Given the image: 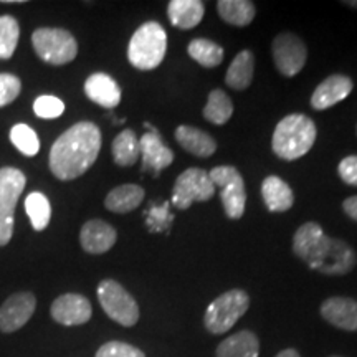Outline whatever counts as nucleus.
<instances>
[{"label":"nucleus","instance_id":"16","mask_svg":"<svg viewBox=\"0 0 357 357\" xmlns=\"http://www.w3.org/2000/svg\"><path fill=\"white\" fill-rule=\"evenodd\" d=\"M116 238H118V234H116L114 227L100 218L88 220L79 231V243L84 252L91 253V255H101V253L109 252L116 243Z\"/></svg>","mask_w":357,"mask_h":357},{"label":"nucleus","instance_id":"3","mask_svg":"<svg viewBox=\"0 0 357 357\" xmlns=\"http://www.w3.org/2000/svg\"><path fill=\"white\" fill-rule=\"evenodd\" d=\"M166 50V30L158 22L149 20L132 33L128 47V60L136 70L149 71L162 63Z\"/></svg>","mask_w":357,"mask_h":357},{"label":"nucleus","instance_id":"37","mask_svg":"<svg viewBox=\"0 0 357 357\" xmlns=\"http://www.w3.org/2000/svg\"><path fill=\"white\" fill-rule=\"evenodd\" d=\"M342 211L346 212L347 217L357 222V195H352L342 202Z\"/></svg>","mask_w":357,"mask_h":357},{"label":"nucleus","instance_id":"23","mask_svg":"<svg viewBox=\"0 0 357 357\" xmlns=\"http://www.w3.org/2000/svg\"><path fill=\"white\" fill-rule=\"evenodd\" d=\"M258 354H260V341L257 334L248 329L223 339L215 351L217 357H258Z\"/></svg>","mask_w":357,"mask_h":357},{"label":"nucleus","instance_id":"4","mask_svg":"<svg viewBox=\"0 0 357 357\" xmlns=\"http://www.w3.org/2000/svg\"><path fill=\"white\" fill-rule=\"evenodd\" d=\"M250 307V296L243 289H229L217 296L204 314V324L208 333L220 336L229 333Z\"/></svg>","mask_w":357,"mask_h":357},{"label":"nucleus","instance_id":"32","mask_svg":"<svg viewBox=\"0 0 357 357\" xmlns=\"http://www.w3.org/2000/svg\"><path fill=\"white\" fill-rule=\"evenodd\" d=\"M10 141L24 155L33 158L40 151V139L37 132L26 124H15L10 129Z\"/></svg>","mask_w":357,"mask_h":357},{"label":"nucleus","instance_id":"34","mask_svg":"<svg viewBox=\"0 0 357 357\" xmlns=\"http://www.w3.org/2000/svg\"><path fill=\"white\" fill-rule=\"evenodd\" d=\"M95 357H146V354L128 342L109 341L98 349Z\"/></svg>","mask_w":357,"mask_h":357},{"label":"nucleus","instance_id":"10","mask_svg":"<svg viewBox=\"0 0 357 357\" xmlns=\"http://www.w3.org/2000/svg\"><path fill=\"white\" fill-rule=\"evenodd\" d=\"M333 238L321 229L319 223L306 222L294 231L293 253L305 261L311 270H318L321 261L328 255Z\"/></svg>","mask_w":357,"mask_h":357},{"label":"nucleus","instance_id":"22","mask_svg":"<svg viewBox=\"0 0 357 357\" xmlns=\"http://www.w3.org/2000/svg\"><path fill=\"white\" fill-rule=\"evenodd\" d=\"M261 197L270 212H287L294 205V194L281 177L268 176L261 184Z\"/></svg>","mask_w":357,"mask_h":357},{"label":"nucleus","instance_id":"2","mask_svg":"<svg viewBox=\"0 0 357 357\" xmlns=\"http://www.w3.org/2000/svg\"><path fill=\"white\" fill-rule=\"evenodd\" d=\"M318 129L311 118L306 114L293 113L284 116L276 124L271 147L273 153L283 160H296L303 158L314 146Z\"/></svg>","mask_w":357,"mask_h":357},{"label":"nucleus","instance_id":"14","mask_svg":"<svg viewBox=\"0 0 357 357\" xmlns=\"http://www.w3.org/2000/svg\"><path fill=\"white\" fill-rule=\"evenodd\" d=\"M50 314L61 326H82L91 319L93 307L83 294L66 293L53 301Z\"/></svg>","mask_w":357,"mask_h":357},{"label":"nucleus","instance_id":"28","mask_svg":"<svg viewBox=\"0 0 357 357\" xmlns=\"http://www.w3.org/2000/svg\"><path fill=\"white\" fill-rule=\"evenodd\" d=\"M187 53L204 68H215L223 61V48L208 38H194L187 47Z\"/></svg>","mask_w":357,"mask_h":357},{"label":"nucleus","instance_id":"13","mask_svg":"<svg viewBox=\"0 0 357 357\" xmlns=\"http://www.w3.org/2000/svg\"><path fill=\"white\" fill-rule=\"evenodd\" d=\"M37 307V298L32 293H15L0 306V331L15 333L29 323Z\"/></svg>","mask_w":357,"mask_h":357},{"label":"nucleus","instance_id":"18","mask_svg":"<svg viewBox=\"0 0 357 357\" xmlns=\"http://www.w3.org/2000/svg\"><path fill=\"white\" fill-rule=\"evenodd\" d=\"M84 95L106 109H113L121 102V88L106 73L89 75L84 82Z\"/></svg>","mask_w":357,"mask_h":357},{"label":"nucleus","instance_id":"6","mask_svg":"<svg viewBox=\"0 0 357 357\" xmlns=\"http://www.w3.org/2000/svg\"><path fill=\"white\" fill-rule=\"evenodd\" d=\"M26 184L25 174L20 169H0V247L10 242L13 235L15 205Z\"/></svg>","mask_w":357,"mask_h":357},{"label":"nucleus","instance_id":"5","mask_svg":"<svg viewBox=\"0 0 357 357\" xmlns=\"http://www.w3.org/2000/svg\"><path fill=\"white\" fill-rule=\"evenodd\" d=\"M32 45L43 61L55 66L70 63L78 55L77 40L63 29H37L32 35Z\"/></svg>","mask_w":357,"mask_h":357},{"label":"nucleus","instance_id":"8","mask_svg":"<svg viewBox=\"0 0 357 357\" xmlns=\"http://www.w3.org/2000/svg\"><path fill=\"white\" fill-rule=\"evenodd\" d=\"M212 184L220 187V199L225 215L231 220L243 217L247 205V192L242 174L234 166H218L208 172Z\"/></svg>","mask_w":357,"mask_h":357},{"label":"nucleus","instance_id":"12","mask_svg":"<svg viewBox=\"0 0 357 357\" xmlns=\"http://www.w3.org/2000/svg\"><path fill=\"white\" fill-rule=\"evenodd\" d=\"M144 126L149 129V132H146L139 139L142 171L158 176L160 171L167 169L174 162V153L164 144L158 129L151 126L149 123H146Z\"/></svg>","mask_w":357,"mask_h":357},{"label":"nucleus","instance_id":"29","mask_svg":"<svg viewBox=\"0 0 357 357\" xmlns=\"http://www.w3.org/2000/svg\"><path fill=\"white\" fill-rule=\"evenodd\" d=\"M202 113L208 123L215 124V126H223L230 121L231 114H234V105L223 89L215 88L208 95L207 105H205Z\"/></svg>","mask_w":357,"mask_h":357},{"label":"nucleus","instance_id":"20","mask_svg":"<svg viewBox=\"0 0 357 357\" xmlns=\"http://www.w3.org/2000/svg\"><path fill=\"white\" fill-rule=\"evenodd\" d=\"M176 141L187 153H190L195 158H211L215 154L217 142L208 132L202 129L189 126V124H182L176 129Z\"/></svg>","mask_w":357,"mask_h":357},{"label":"nucleus","instance_id":"11","mask_svg":"<svg viewBox=\"0 0 357 357\" xmlns=\"http://www.w3.org/2000/svg\"><path fill=\"white\" fill-rule=\"evenodd\" d=\"M276 70L283 77L293 78L305 68L307 60V48L298 35L283 32L273 40L271 45Z\"/></svg>","mask_w":357,"mask_h":357},{"label":"nucleus","instance_id":"30","mask_svg":"<svg viewBox=\"0 0 357 357\" xmlns=\"http://www.w3.org/2000/svg\"><path fill=\"white\" fill-rule=\"evenodd\" d=\"M25 212L29 213L33 229L42 231L47 229L52 218L50 200L42 192H32L25 200Z\"/></svg>","mask_w":357,"mask_h":357},{"label":"nucleus","instance_id":"25","mask_svg":"<svg viewBox=\"0 0 357 357\" xmlns=\"http://www.w3.org/2000/svg\"><path fill=\"white\" fill-rule=\"evenodd\" d=\"M253 71H255V56L250 50H242L234 58L225 75V83L231 89L243 91L252 84Z\"/></svg>","mask_w":357,"mask_h":357},{"label":"nucleus","instance_id":"1","mask_svg":"<svg viewBox=\"0 0 357 357\" xmlns=\"http://www.w3.org/2000/svg\"><path fill=\"white\" fill-rule=\"evenodd\" d=\"M100 151V128L89 121L73 124L53 142L48 158L50 171L60 181H73L96 162Z\"/></svg>","mask_w":357,"mask_h":357},{"label":"nucleus","instance_id":"36","mask_svg":"<svg viewBox=\"0 0 357 357\" xmlns=\"http://www.w3.org/2000/svg\"><path fill=\"white\" fill-rule=\"evenodd\" d=\"M337 174L347 185L357 187V155H347L339 162Z\"/></svg>","mask_w":357,"mask_h":357},{"label":"nucleus","instance_id":"27","mask_svg":"<svg viewBox=\"0 0 357 357\" xmlns=\"http://www.w3.org/2000/svg\"><path fill=\"white\" fill-rule=\"evenodd\" d=\"M111 151H113V159L118 166H134L141 155L139 139H137L136 132H134L132 129H124L123 132H119L118 136L114 137Z\"/></svg>","mask_w":357,"mask_h":357},{"label":"nucleus","instance_id":"17","mask_svg":"<svg viewBox=\"0 0 357 357\" xmlns=\"http://www.w3.org/2000/svg\"><path fill=\"white\" fill-rule=\"evenodd\" d=\"M321 316L342 331H357V300L346 296L328 298L319 307Z\"/></svg>","mask_w":357,"mask_h":357},{"label":"nucleus","instance_id":"26","mask_svg":"<svg viewBox=\"0 0 357 357\" xmlns=\"http://www.w3.org/2000/svg\"><path fill=\"white\" fill-rule=\"evenodd\" d=\"M217 10L225 24L247 26L255 20L257 7L250 0H218Z\"/></svg>","mask_w":357,"mask_h":357},{"label":"nucleus","instance_id":"9","mask_svg":"<svg viewBox=\"0 0 357 357\" xmlns=\"http://www.w3.org/2000/svg\"><path fill=\"white\" fill-rule=\"evenodd\" d=\"M215 195L208 172L199 167H190L176 178L172 190V204L178 211H187L194 202H207Z\"/></svg>","mask_w":357,"mask_h":357},{"label":"nucleus","instance_id":"39","mask_svg":"<svg viewBox=\"0 0 357 357\" xmlns=\"http://www.w3.org/2000/svg\"><path fill=\"white\" fill-rule=\"evenodd\" d=\"M344 6L352 7V8H357V2H352V0H349V2H344Z\"/></svg>","mask_w":357,"mask_h":357},{"label":"nucleus","instance_id":"31","mask_svg":"<svg viewBox=\"0 0 357 357\" xmlns=\"http://www.w3.org/2000/svg\"><path fill=\"white\" fill-rule=\"evenodd\" d=\"M20 29L19 22L12 15L0 17V60H8L15 53L19 43Z\"/></svg>","mask_w":357,"mask_h":357},{"label":"nucleus","instance_id":"15","mask_svg":"<svg viewBox=\"0 0 357 357\" xmlns=\"http://www.w3.org/2000/svg\"><path fill=\"white\" fill-rule=\"evenodd\" d=\"M354 83L346 75H331L316 86L311 96V106L316 111H324L351 95Z\"/></svg>","mask_w":357,"mask_h":357},{"label":"nucleus","instance_id":"40","mask_svg":"<svg viewBox=\"0 0 357 357\" xmlns=\"http://www.w3.org/2000/svg\"><path fill=\"white\" fill-rule=\"evenodd\" d=\"M331 357H341V356H331Z\"/></svg>","mask_w":357,"mask_h":357},{"label":"nucleus","instance_id":"19","mask_svg":"<svg viewBox=\"0 0 357 357\" xmlns=\"http://www.w3.org/2000/svg\"><path fill=\"white\" fill-rule=\"evenodd\" d=\"M356 263L357 255L351 245L346 243L344 240L333 238L328 255L324 257V260L321 261L316 271L328 276H342L352 271Z\"/></svg>","mask_w":357,"mask_h":357},{"label":"nucleus","instance_id":"38","mask_svg":"<svg viewBox=\"0 0 357 357\" xmlns=\"http://www.w3.org/2000/svg\"><path fill=\"white\" fill-rule=\"evenodd\" d=\"M275 357H301V356L296 349H284V351L278 352V354H276Z\"/></svg>","mask_w":357,"mask_h":357},{"label":"nucleus","instance_id":"24","mask_svg":"<svg viewBox=\"0 0 357 357\" xmlns=\"http://www.w3.org/2000/svg\"><path fill=\"white\" fill-rule=\"evenodd\" d=\"M144 197L146 192L141 185L124 184L116 187V189H113L106 195L105 207L114 213H128L139 207Z\"/></svg>","mask_w":357,"mask_h":357},{"label":"nucleus","instance_id":"33","mask_svg":"<svg viewBox=\"0 0 357 357\" xmlns=\"http://www.w3.org/2000/svg\"><path fill=\"white\" fill-rule=\"evenodd\" d=\"M33 111L42 119H55L63 114L65 102L56 96H38L33 102Z\"/></svg>","mask_w":357,"mask_h":357},{"label":"nucleus","instance_id":"7","mask_svg":"<svg viewBox=\"0 0 357 357\" xmlns=\"http://www.w3.org/2000/svg\"><path fill=\"white\" fill-rule=\"evenodd\" d=\"M98 301L102 311L124 328H131L139 321V306L118 281L102 280L98 287Z\"/></svg>","mask_w":357,"mask_h":357},{"label":"nucleus","instance_id":"35","mask_svg":"<svg viewBox=\"0 0 357 357\" xmlns=\"http://www.w3.org/2000/svg\"><path fill=\"white\" fill-rule=\"evenodd\" d=\"M22 83L15 75L0 73V108L10 105L20 95Z\"/></svg>","mask_w":357,"mask_h":357},{"label":"nucleus","instance_id":"21","mask_svg":"<svg viewBox=\"0 0 357 357\" xmlns=\"http://www.w3.org/2000/svg\"><path fill=\"white\" fill-rule=\"evenodd\" d=\"M205 6L200 0H171L167 3V17L171 25L178 30H190L204 19Z\"/></svg>","mask_w":357,"mask_h":357}]
</instances>
